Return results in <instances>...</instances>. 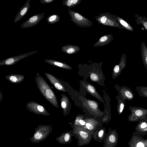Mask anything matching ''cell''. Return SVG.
Returning a JSON list of instances; mask_svg holds the SVG:
<instances>
[{"label":"cell","instance_id":"cell-1","mask_svg":"<svg viewBox=\"0 0 147 147\" xmlns=\"http://www.w3.org/2000/svg\"><path fill=\"white\" fill-rule=\"evenodd\" d=\"M35 80L40 93L50 103L58 108L59 104L56 96L45 79L37 73Z\"/></svg>","mask_w":147,"mask_h":147},{"label":"cell","instance_id":"cell-2","mask_svg":"<svg viewBox=\"0 0 147 147\" xmlns=\"http://www.w3.org/2000/svg\"><path fill=\"white\" fill-rule=\"evenodd\" d=\"M75 138L78 140L77 145L79 146L89 144L92 138L93 132L83 127L74 126L73 128Z\"/></svg>","mask_w":147,"mask_h":147},{"label":"cell","instance_id":"cell-3","mask_svg":"<svg viewBox=\"0 0 147 147\" xmlns=\"http://www.w3.org/2000/svg\"><path fill=\"white\" fill-rule=\"evenodd\" d=\"M35 132L30 140L34 143H39L44 140L51 133V125H39L35 128Z\"/></svg>","mask_w":147,"mask_h":147},{"label":"cell","instance_id":"cell-4","mask_svg":"<svg viewBox=\"0 0 147 147\" xmlns=\"http://www.w3.org/2000/svg\"><path fill=\"white\" fill-rule=\"evenodd\" d=\"M96 20L99 23L106 26L124 28L118 21L116 16H113L110 13L101 14L96 18Z\"/></svg>","mask_w":147,"mask_h":147},{"label":"cell","instance_id":"cell-5","mask_svg":"<svg viewBox=\"0 0 147 147\" xmlns=\"http://www.w3.org/2000/svg\"><path fill=\"white\" fill-rule=\"evenodd\" d=\"M70 20L78 26L81 27L91 26L93 23L87 18L75 11L68 9Z\"/></svg>","mask_w":147,"mask_h":147},{"label":"cell","instance_id":"cell-6","mask_svg":"<svg viewBox=\"0 0 147 147\" xmlns=\"http://www.w3.org/2000/svg\"><path fill=\"white\" fill-rule=\"evenodd\" d=\"M129 109L131 112L128 117L129 121L135 122L139 120L147 115V109L137 107L131 106Z\"/></svg>","mask_w":147,"mask_h":147},{"label":"cell","instance_id":"cell-7","mask_svg":"<svg viewBox=\"0 0 147 147\" xmlns=\"http://www.w3.org/2000/svg\"><path fill=\"white\" fill-rule=\"evenodd\" d=\"M26 106L28 110L36 114L45 116L50 115L43 106L35 101L28 102L26 104Z\"/></svg>","mask_w":147,"mask_h":147},{"label":"cell","instance_id":"cell-8","mask_svg":"<svg viewBox=\"0 0 147 147\" xmlns=\"http://www.w3.org/2000/svg\"><path fill=\"white\" fill-rule=\"evenodd\" d=\"M118 140V135L116 129L111 130L109 127L103 147H115Z\"/></svg>","mask_w":147,"mask_h":147},{"label":"cell","instance_id":"cell-9","mask_svg":"<svg viewBox=\"0 0 147 147\" xmlns=\"http://www.w3.org/2000/svg\"><path fill=\"white\" fill-rule=\"evenodd\" d=\"M38 51H35L19 55L8 57L1 61H0V66L13 65L21 59L34 53H36Z\"/></svg>","mask_w":147,"mask_h":147},{"label":"cell","instance_id":"cell-10","mask_svg":"<svg viewBox=\"0 0 147 147\" xmlns=\"http://www.w3.org/2000/svg\"><path fill=\"white\" fill-rule=\"evenodd\" d=\"M45 75L48 79L50 82L57 90L64 92L66 91V88L64 83L61 80L56 78L54 75L47 72H45Z\"/></svg>","mask_w":147,"mask_h":147},{"label":"cell","instance_id":"cell-11","mask_svg":"<svg viewBox=\"0 0 147 147\" xmlns=\"http://www.w3.org/2000/svg\"><path fill=\"white\" fill-rule=\"evenodd\" d=\"M45 13L36 14L31 16L26 21L23 22L21 27L25 28H29L37 25L43 19Z\"/></svg>","mask_w":147,"mask_h":147},{"label":"cell","instance_id":"cell-12","mask_svg":"<svg viewBox=\"0 0 147 147\" xmlns=\"http://www.w3.org/2000/svg\"><path fill=\"white\" fill-rule=\"evenodd\" d=\"M75 137L76 136L74 132L73 129L63 133L59 136L57 137L55 140L61 144H67L72 141V137Z\"/></svg>","mask_w":147,"mask_h":147},{"label":"cell","instance_id":"cell-13","mask_svg":"<svg viewBox=\"0 0 147 147\" xmlns=\"http://www.w3.org/2000/svg\"><path fill=\"white\" fill-rule=\"evenodd\" d=\"M107 134L105 127H100L95 130L92 135V137L95 141L103 143Z\"/></svg>","mask_w":147,"mask_h":147},{"label":"cell","instance_id":"cell-14","mask_svg":"<svg viewBox=\"0 0 147 147\" xmlns=\"http://www.w3.org/2000/svg\"><path fill=\"white\" fill-rule=\"evenodd\" d=\"M86 123L83 127L90 131L94 132L97 128L102 127L101 122L92 118H86L85 120Z\"/></svg>","mask_w":147,"mask_h":147},{"label":"cell","instance_id":"cell-15","mask_svg":"<svg viewBox=\"0 0 147 147\" xmlns=\"http://www.w3.org/2000/svg\"><path fill=\"white\" fill-rule=\"evenodd\" d=\"M30 0H27L23 6L20 8L13 22L16 23L20 21L27 13L30 7Z\"/></svg>","mask_w":147,"mask_h":147},{"label":"cell","instance_id":"cell-16","mask_svg":"<svg viewBox=\"0 0 147 147\" xmlns=\"http://www.w3.org/2000/svg\"><path fill=\"white\" fill-rule=\"evenodd\" d=\"M120 93L122 98L126 100H131L134 98V95L131 89L127 87L123 86L120 90Z\"/></svg>","mask_w":147,"mask_h":147},{"label":"cell","instance_id":"cell-17","mask_svg":"<svg viewBox=\"0 0 147 147\" xmlns=\"http://www.w3.org/2000/svg\"><path fill=\"white\" fill-rule=\"evenodd\" d=\"M126 63V56L125 54H123L119 63L115 65L113 69L114 74L116 77L120 74L122 70L125 68Z\"/></svg>","mask_w":147,"mask_h":147},{"label":"cell","instance_id":"cell-18","mask_svg":"<svg viewBox=\"0 0 147 147\" xmlns=\"http://www.w3.org/2000/svg\"><path fill=\"white\" fill-rule=\"evenodd\" d=\"M129 145V147H147V139H142L134 136L131 140Z\"/></svg>","mask_w":147,"mask_h":147},{"label":"cell","instance_id":"cell-19","mask_svg":"<svg viewBox=\"0 0 147 147\" xmlns=\"http://www.w3.org/2000/svg\"><path fill=\"white\" fill-rule=\"evenodd\" d=\"M113 39V35L111 34L104 35L93 45V47L103 46L109 43Z\"/></svg>","mask_w":147,"mask_h":147},{"label":"cell","instance_id":"cell-20","mask_svg":"<svg viewBox=\"0 0 147 147\" xmlns=\"http://www.w3.org/2000/svg\"><path fill=\"white\" fill-rule=\"evenodd\" d=\"M6 79L10 82L17 84L23 82L25 78L24 75L19 74H11L5 76Z\"/></svg>","mask_w":147,"mask_h":147},{"label":"cell","instance_id":"cell-21","mask_svg":"<svg viewBox=\"0 0 147 147\" xmlns=\"http://www.w3.org/2000/svg\"><path fill=\"white\" fill-rule=\"evenodd\" d=\"M80 50V48L79 47L70 45H64L61 48L62 51L68 54L76 53L79 51Z\"/></svg>","mask_w":147,"mask_h":147},{"label":"cell","instance_id":"cell-22","mask_svg":"<svg viewBox=\"0 0 147 147\" xmlns=\"http://www.w3.org/2000/svg\"><path fill=\"white\" fill-rule=\"evenodd\" d=\"M45 61L48 64L53 66L59 67L67 69H70L71 67L65 63L59 61L51 59H46Z\"/></svg>","mask_w":147,"mask_h":147},{"label":"cell","instance_id":"cell-23","mask_svg":"<svg viewBox=\"0 0 147 147\" xmlns=\"http://www.w3.org/2000/svg\"><path fill=\"white\" fill-rule=\"evenodd\" d=\"M140 52L143 63L147 70V47L143 42L141 43Z\"/></svg>","mask_w":147,"mask_h":147},{"label":"cell","instance_id":"cell-24","mask_svg":"<svg viewBox=\"0 0 147 147\" xmlns=\"http://www.w3.org/2000/svg\"><path fill=\"white\" fill-rule=\"evenodd\" d=\"M60 99L61 107L63 109L64 115H67L69 106V100L68 98L64 94L61 95Z\"/></svg>","mask_w":147,"mask_h":147},{"label":"cell","instance_id":"cell-25","mask_svg":"<svg viewBox=\"0 0 147 147\" xmlns=\"http://www.w3.org/2000/svg\"><path fill=\"white\" fill-rule=\"evenodd\" d=\"M135 17L136 22L137 24L138 25L142 24L145 30L147 31V18L137 14H135Z\"/></svg>","mask_w":147,"mask_h":147},{"label":"cell","instance_id":"cell-26","mask_svg":"<svg viewBox=\"0 0 147 147\" xmlns=\"http://www.w3.org/2000/svg\"><path fill=\"white\" fill-rule=\"evenodd\" d=\"M116 18L123 28L130 31L133 32L134 31V29L131 26L122 18L117 16H116Z\"/></svg>","mask_w":147,"mask_h":147},{"label":"cell","instance_id":"cell-27","mask_svg":"<svg viewBox=\"0 0 147 147\" xmlns=\"http://www.w3.org/2000/svg\"><path fill=\"white\" fill-rule=\"evenodd\" d=\"M83 118V117L82 116L77 117L73 123L71 125V126L72 128L76 126L83 127L85 125L86 122Z\"/></svg>","mask_w":147,"mask_h":147},{"label":"cell","instance_id":"cell-28","mask_svg":"<svg viewBox=\"0 0 147 147\" xmlns=\"http://www.w3.org/2000/svg\"><path fill=\"white\" fill-rule=\"evenodd\" d=\"M60 19L59 16L56 14H53L49 16L46 20L48 24H53L59 22Z\"/></svg>","mask_w":147,"mask_h":147},{"label":"cell","instance_id":"cell-29","mask_svg":"<svg viewBox=\"0 0 147 147\" xmlns=\"http://www.w3.org/2000/svg\"><path fill=\"white\" fill-rule=\"evenodd\" d=\"M81 1V0H63L62 4L71 8L79 4Z\"/></svg>","mask_w":147,"mask_h":147},{"label":"cell","instance_id":"cell-30","mask_svg":"<svg viewBox=\"0 0 147 147\" xmlns=\"http://www.w3.org/2000/svg\"><path fill=\"white\" fill-rule=\"evenodd\" d=\"M136 90L140 96L147 98V87L145 86L136 87Z\"/></svg>","mask_w":147,"mask_h":147},{"label":"cell","instance_id":"cell-31","mask_svg":"<svg viewBox=\"0 0 147 147\" xmlns=\"http://www.w3.org/2000/svg\"><path fill=\"white\" fill-rule=\"evenodd\" d=\"M137 129L140 131H147V123L144 121L139 122L137 125Z\"/></svg>","mask_w":147,"mask_h":147},{"label":"cell","instance_id":"cell-32","mask_svg":"<svg viewBox=\"0 0 147 147\" xmlns=\"http://www.w3.org/2000/svg\"><path fill=\"white\" fill-rule=\"evenodd\" d=\"M125 100L122 99V100H120L118 102V111L119 114H120L122 112L124 109L125 103Z\"/></svg>","mask_w":147,"mask_h":147},{"label":"cell","instance_id":"cell-33","mask_svg":"<svg viewBox=\"0 0 147 147\" xmlns=\"http://www.w3.org/2000/svg\"><path fill=\"white\" fill-rule=\"evenodd\" d=\"M88 103L89 107L92 109H95L98 107L97 104L94 101L88 100Z\"/></svg>","mask_w":147,"mask_h":147},{"label":"cell","instance_id":"cell-34","mask_svg":"<svg viewBox=\"0 0 147 147\" xmlns=\"http://www.w3.org/2000/svg\"><path fill=\"white\" fill-rule=\"evenodd\" d=\"M88 90L90 93L95 94L96 93V90L94 87L90 85H87V87Z\"/></svg>","mask_w":147,"mask_h":147},{"label":"cell","instance_id":"cell-35","mask_svg":"<svg viewBox=\"0 0 147 147\" xmlns=\"http://www.w3.org/2000/svg\"><path fill=\"white\" fill-rule=\"evenodd\" d=\"M91 79L94 81H97L98 78L97 75L94 73H92L90 75Z\"/></svg>","mask_w":147,"mask_h":147},{"label":"cell","instance_id":"cell-36","mask_svg":"<svg viewBox=\"0 0 147 147\" xmlns=\"http://www.w3.org/2000/svg\"><path fill=\"white\" fill-rule=\"evenodd\" d=\"M55 0H40V3L42 4H49L53 2Z\"/></svg>","mask_w":147,"mask_h":147},{"label":"cell","instance_id":"cell-37","mask_svg":"<svg viewBox=\"0 0 147 147\" xmlns=\"http://www.w3.org/2000/svg\"><path fill=\"white\" fill-rule=\"evenodd\" d=\"M0 102H1L3 98V94L1 93V92L0 91Z\"/></svg>","mask_w":147,"mask_h":147},{"label":"cell","instance_id":"cell-38","mask_svg":"<svg viewBox=\"0 0 147 147\" xmlns=\"http://www.w3.org/2000/svg\"></svg>","mask_w":147,"mask_h":147},{"label":"cell","instance_id":"cell-39","mask_svg":"<svg viewBox=\"0 0 147 147\" xmlns=\"http://www.w3.org/2000/svg\"></svg>","mask_w":147,"mask_h":147},{"label":"cell","instance_id":"cell-40","mask_svg":"<svg viewBox=\"0 0 147 147\" xmlns=\"http://www.w3.org/2000/svg\"></svg>","mask_w":147,"mask_h":147}]
</instances>
